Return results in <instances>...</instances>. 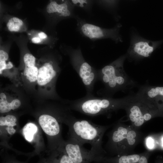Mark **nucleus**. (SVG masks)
<instances>
[{
	"label": "nucleus",
	"mask_w": 163,
	"mask_h": 163,
	"mask_svg": "<svg viewBox=\"0 0 163 163\" xmlns=\"http://www.w3.org/2000/svg\"><path fill=\"white\" fill-rule=\"evenodd\" d=\"M60 122L69 126L70 137L83 145L88 143L91 145L90 150L97 159L107 156V154L102 148V138L106 131L112 125L102 126L94 124L86 120L78 119L68 111L61 115Z\"/></svg>",
	"instance_id": "obj_1"
},
{
	"label": "nucleus",
	"mask_w": 163,
	"mask_h": 163,
	"mask_svg": "<svg viewBox=\"0 0 163 163\" xmlns=\"http://www.w3.org/2000/svg\"><path fill=\"white\" fill-rule=\"evenodd\" d=\"M122 122L120 120L113 124L107 135L108 140L104 150L111 156L133 154L135 147L143 139V135L139 129Z\"/></svg>",
	"instance_id": "obj_2"
},
{
	"label": "nucleus",
	"mask_w": 163,
	"mask_h": 163,
	"mask_svg": "<svg viewBox=\"0 0 163 163\" xmlns=\"http://www.w3.org/2000/svg\"><path fill=\"white\" fill-rule=\"evenodd\" d=\"M126 55H122L110 64L98 70V81L104 88L98 91L97 94L103 97H112L116 92L124 91L134 86L133 81L126 73L124 68Z\"/></svg>",
	"instance_id": "obj_3"
},
{
	"label": "nucleus",
	"mask_w": 163,
	"mask_h": 163,
	"mask_svg": "<svg viewBox=\"0 0 163 163\" xmlns=\"http://www.w3.org/2000/svg\"><path fill=\"white\" fill-rule=\"evenodd\" d=\"M126 99V97L115 99L86 95L81 98L69 101L68 108L88 116L103 115L109 118L112 112L123 109Z\"/></svg>",
	"instance_id": "obj_4"
},
{
	"label": "nucleus",
	"mask_w": 163,
	"mask_h": 163,
	"mask_svg": "<svg viewBox=\"0 0 163 163\" xmlns=\"http://www.w3.org/2000/svg\"><path fill=\"white\" fill-rule=\"evenodd\" d=\"M123 109L128 120L135 128L139 129L145 122L157 117H163V109L150 101L136 95L126 97Z\"/></svg>",
	"instance_id": "obj_5"
},
{
	"label": "nucleus",
	"mask_w": 163,
	"mask_h": 163,
	"mask_svg": "<svg viewBox=\"0 0 163 163\" xmlns=\"http://www.w3.org/2000/svg\"><path fill=\"white\" fill-rule=\"evenodd\" d=\"M67 53L72 67L85 87L86 95H92L94 85L98 81V69L91 66L85 60L79 46L76 48L69 47Z\"/></svg>",
	"instance_id": "obj_6"
},
{
	"label": "nucleus",
	"mask_w": 163,
	"mask_h": 163,
	"mask_svg": "<svg viewBox=\"0 0 163 163\" xmlns=\"http://www.w3.org/2000/svg\"><path fill=\"white\" fill-rule=\"evenodd\" d=\"M75 19L77 30L85 38L92 40L110 39L116 43L123 41L120 33L122 26L120 23L112 28H106L88 23L77 15Z\"/></svg>",
	"instance_id": "obj_7"
},
{
	"label": "nucleus",
	"mask_w": 163,
	"mask_h": 163,
	"mask_svg": "<svg viewBox=\"0 0 163 163\" xmlns=\"http://www.w3.org/2000/svg\"><path fill=\"white\" fill-rule=\"evenodd\" d=\"M74 163H90L95 158L90 150L85 149L78 142L70 137L60 146Z\"/></svg>",
	"instance_id": "obj_8"
},
{
	"label": "nucleus",
	"mask_w": 163,
	"mask_h": 163,
	"mask_svg": "<svg viewBox=\"0 0 163 163\" xmlns=\"http://www.w3.org/2000/svg\"><path fill=\"white\" fill-rule=\"evenodd\" d=\"M38 122L44 132L50 136L53 141V149L60 146L64 142L61 137V130L59 119L56 116L48 114H43L40 116Z\"/></svg>",
	"instance_id": "obj_9"
},
{
	"label": "nucleus",
	"mask_w": 163,
	"mask_h": 163,
	"mask_svg": "<svg viewBox=\"0 0 163 163\" xmlns=\"http://www.w3.org/2000/svg\"><path fill=\"white\" fill-rule=\"evenodd\" d=\"M152 42L136 35L132 36L127 57L139 59L150 56L154 50Z\"/></svg>",
	"instance_id": "obj_10"
},
{
	"label": "nucleus",
	"mask_w": 163,
	"mask_h": 163,
	"mask_svg": "<svg viewBox=\"0 0 163 163\" xmlns=\"http://www.w3.org/2000/svg\"><path fill=\"white\" fill-rule=\"evenodd\" d=\"M38 68L37 84L41 87L50 84L54 85L59 71L58 64L47 61L43 62Z\"/></svg>",
	"instance_id": "obj_11"
},
{
	"label": "nucleus",
	"mask_w": 163,
	"mask_h": 163,
	"mask_svg": "<svg viewBox=\"0 0 163 163\" xmlns=\"http://www.w3.org/2000/svg\"><path fill=\"white\" fill-rule=\"evenodd\" d=\"M136 94L163 109V86H142Z\"/></svg>",
	"instance_id": "obj_12"
},
{
	"label": "nucleus",
	"mask_w": 163,
	"mask_h": 163,
	"mask_svg": "<svg viewBox=\"0 0 163 163\" xmlns=\"http://www.w3.org/2000/svg\"><path fill=\"white\" fill-rule=\"evenodd\" d=\"M75 8L71 1L62 0L60 3L56 1L51 2L47 5L46 9L49 14L57 12L65 18H73L75 19L76 15L74 13Z\"/></svg>",
	"instance_id": "obj_13"
},
{
	"label": "nucleus",
	"mask_w": 163,
	"mask_h": 163,
	"mask_svg": "<svg viewBox=\"0 0 163 163\" xmlns=\"http://www.w3.org/2000/svg\"><path fill=\"white\" fill-rule=\"evenodd\" d=\"M141 153L116 155L106 156L97 159V163H137Z\"/></svg>",
	"instance_id": "obj_14"
},
{
	"label": "nucleus",
	"mask_w": 163,
	"mask_h": 163,
	"mask_svg": "<svg viewBox=\"0 0 163 163\" xmlns=\"http://www.w3.org/2000/svg\"><path fill=\"white\" fill-rule=\"evenodd\" d=\"M43 160L44 163H74L60 146L53 150L47 158Z\"/></svg>",
	"instance_id": "obj_15"
},
{
	"label": "nucleus",
	"mask_w": 163,
	"mask_h": 163,
	"mask_svg": "<svg viewBox=\"0 0 163 163\" xmlns=\"http://www.w3.org/2000/svg\"><path fill=\"white\" fill-rule=\"evenodd\" d=\"M0 112L1 113H8L11 110L19 108L21 105L20 101L17 99L8 101L7 96L3 92L0 94Z\"/></svg>",
	"instance_id": "obj_16"
},
{
	"label": "nucleus",
	"mask_w": 163,
	"mask_h": 163,
	"mask_svg": "<svg viewBox=\"0 0 163 163\" xmlns=\"http://www.w3.org/2000/svg\"><path fill=\"white\" fill-rule=\"evenodd\" d=\"M17 119L14 115L8 114L0 117V127L4 126L7 133L10 135H13L16 132L14 127L17 125Z\"/></svg>",
	"instance_id": "obj_17"
},
{
	"label": "nucleus",
	"mask_w": 163,
	"mask_h": 163,
	"mask_svg": "<svg viewBox=\"0 0 163 163\" xmlns=\"http://www.w3.org/2000/svg\"><path fill=\"white\" fill-rule=\"evenodd\" d=\"M24 75L26 79L30 82H37L38 68L35 65H25Z\"/></svg>",
	"instance_id": "obj_18"
},
{
	"label": "nucleus",
	"mask_w": 163,
	"mask_h": 163,
	"mask_svg": "<svg viewBox=\"0 0 163 163\" xmlns=\"http://www.w3.org/2000/svg\"><path fill=\"white\" fill-rule=\"evenodd\" d=\"M70 1L75 7L79 8L88 13L91 12L94 4L95 2V1L91 0H71Z\"/></svg>",
	"instance_id": "obj_19"
},
{
	"label": "nucleus",
	"mask_w": 163,
	"mask_h": 163,
	"mask_svg": "<svg viewBox=\"0 0 163 163\" xmlns=\"http://www.w3.org/2000/svg\"><path fill=\"white\" fill-rule=\"evenodd\" d=\"M23 22L19 18L14 17L10 19L7 24L8 30L11 32H18L23 26Z\"/></svg>",
	"instance_id": "obj_20"
},
{
	"label": "nucleus",
	"mask_w": 163,
	"mask_h": 163,
	"mask_svg": "<svg viewBox=\"0 0 163 163\" xmlns=\"http://www.w3.org/2000/svg\"><path fill=\"white\" fill-rule=\"evenodd\" d=\"M145 144L149 151H151L159 148L158 137L155 135L148 136L145 139Z\"/></svg>",
	"instance_id": "obj_21"
},
{
	"label": "nucleus",
	"mask_w": 163,
	"mask_h": 163,
	"mask_svg": "<svg viewBox=\"0 0 163 163\" xmlns=\"http://www.w3.org/2000/svg\"><path fill=\"white\" fill-rule=\"evenodd\" d=\"M95 2L102 8L110 9L115 8L118 2L113 0H96Z\"/></svg>",
	"instance_id": "obj_22"
},
{
	"label": "nucleus",
	"mask_w": 163,
	"mask_h": 163,
	"mask_svg": "<svg viewBox=\"0 0 163 163\" xmlns=\"http://www.w3.org/2000/svg\"><path fill=\"white\" fill-rule=\"evenodd\" d=\"M33 124H29L25 128V135L26 139L29 141L32 139L33 135L35 132L36 127Z\"/></svg>",
	"instance_id": "obj_23"
},
{
	"label": "nucleus",
	"mask_w": 163,
	"mask_h": 163,
	"mask_svg": "<svg viewBox=\"0 0 163 163\" xmlns=\"http://www.w3.org/2000/svg\"><path fill=\"white\" fill-rule=\"evenodd\" d=\"M23 60L25 65H35L36 58L30 53L25 54L23 57Z\"/></svg>",
	"instance_id": "obj_24"
},
{
	"label": "nucleus",
	"mask_w": 163,
	"mask_h": 163,
	"mask_svg": "<svg viewBox=\"0 0 163 163\" xmlns=\"http://www.w3.org/2000/svg\"><path fill=\"white\" fill-rule=\"evenodd\" d=\"M152 152L149 151L141 153L137 163H148V160Z\"/></svg>",
	"instance_id": "obj_25"
},
{
	"label": "nucleus",
	"mask_w": 163,
	"mask_h": 163,
	"mask_svg": "<svg viewBox=\"0 0 163 163\" xmlns=\"http://www.w3.org/2000/svg\"><path fill=\"white\" fill-rule=\"evenodd\" d=\"M8 58V53L2 50L0 51V62L6 61Z\"/></svg>",
	"instance_id": "obj_26"
},
{
	"label": "nucleus",
	"mask_w": 163,
	"mask_h": 163,
	"mask_svg": "<svg viewBox=\"0 0 163 163\" xmlns=\"http://www.w3.org/2000/svg\"><path fill=\"white\" fill-rule=\"evenodd\" d=\"M7 63L6 61L0 62V74L1 75L4 70L6 69Z\"/></svg>",
	"instance_id": "obj_27"
},
{
	"label": "nucleus",
	"mask_w": 163,
	"mask_h": 163,
	"mask_svg": "<svg viewBox=\"0 0 163 163\" xmlns=\"http://www.w3.org/2000/svg\"><path fill=\"white\" fill-rule=\"evenodd\" d=\"M159 148L163 149V134L158 137Z\"/></svg>",
	"instance_id": "obj_28"
},
{
	"label": "nucleus",
	"mask_w": 163,
	"mask_h": 163,
	"mask_svg": "<svg viewBox=\"0 0 163 163\" xmlns=\"http://www.w3.org/2000/svg\"><path fill=\"white\" fill-rule=\"evenodd\" d=\"M31 40L33 43H40L41 41V39L38 37H34Z\"/></svg>",
	"instance_id": "obj_29"
},
{
	"label": "nucleus",
	"mask_w": 163,
	"mask_h": 163,
	"mask_svg": "<svg viewBox=\"0 0 163 163\" xmlns=\"http://www.w3.org/2000/svg\"><path fill=\"white\" fill-rule=\"evenodd\" d=\"M38 35L40 39H44L46 38L47 36L46 34L43 32H41L38 34Z\"/></svg>",
	"instance_id": "obj_30"
},
{
	"label": "nucleus",
	"mask_w": 163,
	"mask_h": 163,
	"mask_svg": "<svg viewBox=\"0 0 163 163\" xmlns=\"http://www.w3.org/2000/svg\"><path fill=\"white\" fill-rule=\"evenodd\" d=\"M155 163H163V159L161 156H158L155 160Z\"/></svg>",
	"instance_id": "obj_31"
},
{
	"label": "nucleus",
	"mask_w": 163,
	"mask_h": 163,
	"mask_svg": "<svg viewBox=\"0 0 163 163\" xmlns=\"http://www.w3.org/2000/svg\"><path fill=\"white\" fill-rule=\"evenodd\" d=\"M13 66V65L12 62L10 61L8 62L6 64V69H10L12 68Z\"/></svg>",
	"instance_id": "obj_32"
},
{
	"label": "nucleus",
	"mask_w": 163,
	"mask_h": 163,
	"mask_svg": "<svg viewBox=\"0 0 163 163\" xmlns=\"http://www.w3.org/2000/svg\"><path fill=\"white\" fill-rule=\"evenodd\" d=\"M4 163H23L22 162H20L16 161H14L13 160H10L8 161L5 162Z\"/></svg>",
	"instance_id": "obj_33"
},
{
	"label": "nucleus",
	"mask_w": 163,
	"mask_h": 163,
	"mask_svg": "<svg viewBox=\"0 0 163 163\" xmlns=\"http://www.w3.org/2000/svg\"><path fill=\"white\" fill-rule=\"evenodd\" d=\"M39 163H44L43 160L42 161H41Z\"/></svg>",
	"instance_id": "obj_34"
}]
</instances>
